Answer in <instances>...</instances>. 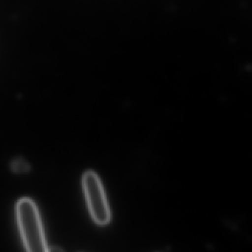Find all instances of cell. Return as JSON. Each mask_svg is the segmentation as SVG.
Listing matches in <instances>:
<instances>
[{
  "mask_svg": "<svg viewBox=\"0 0 252 252\" xmlns=\"http://www.w3.org/2000/svg\"><path fill=\"white\" fill-rule=\"evenodd\" d=\"M21 237L29 252L48 251L40 215L34 202L29 198L19 200L16 207Z\"/></svg>",
  "mask_w": 252,
  "mask_h": 252,
  "instance_id": "6da1fadb",
  "label": "cell"
},
{
  "mask_svg": "<svg viewBox=\"0 0 252 252\" xmlns=\"http://www.w3.org/2000/svg\"><path fill=\"white\" fill-rule=\"evenodd\" d=\"M82 185L90 213L94 222L105 225L111 220V212L99 177L93 171L84 174Z\"/></svg>",
  "mask_w": 252,
  "mask_h": 252,
  "instance_id": "7a4b0ae2",
  "label": "cell"
},
{
  "mask_svg": "<svg viewBox=\"0 0 252 252\" xmlns=\"http://www.w3.org/2000/svg\"><path fill=\"white\" fill-rule=\"evenodd\" d=\"M11 169L16 173H25L30 169V165L23 158H17L11 163Z\"/></svg>",
  "mask_w": 252,
  "mask_h": 252,
  "instance_id": "3957f363",
  "label": "cell"
}]
</instances>
